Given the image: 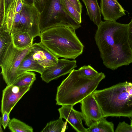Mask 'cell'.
<instances>
[{"label": "cell", "instance_id": "1", "mask_svg": "<svg viewBox=\"0 0 132 132\" xmlns=\"http://www.w3.org/2000/svg\"><path fill=\"white\" fill-rule=\"evenodd\" d=\"M128 29V24L116 21H102L97 27L94 39L106 68L114 70L132 63Z\"/></svg>", "mask_w": 132, "mask_h": 132}, {"label": "cell", "instance_id": "2", "mask_svg": "<svg viewBox=\"0 0 132 132\" xmlns=\"http://www.w3.org/2000/svg\"><path fill=\"white\" fill-rule=\"evenodd\" d=\"M106 76L101 72L92 78L80 75L74 69L57 87L55 100L56 105L74 106L96 90Z\"/></svg>", "mask_w": 132, "mask_h": 132}, {"label": "cell", "instance_id": "3", "mask_svg": "<svg viewBox=\"0 0 132 132\" xmlns=\"http://www.w3.org/2000/svg\"><path fill=\"white\" fill-rule=\"evenodd\" d=\"M75 30L64 26L49 28L41 32L40 42L59 58L75 59L84 48Z\"/></svg>", "mask_w": 132, "mask_h": 132}, {"label": "cell", "instance_id": "4", "mask_svg": "<svg viewBox=\"0 0 132 132\" xmlns=\"http://www.w3.org/2000/svg\"><path fill=\"white\" fill-rule=\"evenodd\" d=\"M126 81L100 90L92 94L104 117H132V96L126 89Z\"/></svg>", "mask_w": 132, "mask_h": 132}, {"label": "cell", "instance_id": "5", "mask_svg": "<svg viewBox=\"0 0 132 132\" xmlns=\"http://www.w3.org/2000/svg\"><path fill=\"white\" fill-rule=\"evenodd\" d=\"M39 14L34 5L22 0H14L0 26L11 34L19 31H27L34 39L39 36L41 33Z\"/></svg>", "mask_w": 132, "mask_h": 132}, {"label": "cell", "instance_id": "6", "mask_svg": "<svg viewBox=\"0 0 132 132\" xmlns=\"http://www.w3.org/2000/svg\"><path fill=\"white\" fill-rule=\"evenodd\" d=\"M41 32L57 26L71 27L76 30L81 27L68 13L62 0H48L43 11L39 14Z\"/></svg>", "mask_w": 132, "mask_h": 132}, {"label": "cell", "instance_id": "7", "mask_svg": "<svg viewBox=\"0 0 132 132\" xmlns=\"http://www.w3.org/2000/svg\"><path fill=\"white\" fill-rule=\"evenodd\" d=\"M31 46L23 50L15 47L12 42L0 59L1 74L7 85L12 84L18 77L17 71L22 60L30 51Z\"/></svg>", "mask_w": 132, "mask_h": 132}, {"label": "cell", "instance_id": "8", "mask_svg": "<svg viewBox=\"0 0 132 132\" xmlns=\"http://www.w3.org/2000/svg\"><path fill=\"white\" fill-rule=\"evenodd\" d=\"M31 87H20L12 84L7 85L2 90L1 110L2 115L5 112L10 114L15 105Z\"/></svg>", "mask_w": 132, "mask_h": 132}, {"label": "cell", "instance_id": "9", "mask_svg": "<svg viewBox=\"0 0 132 132\" xmlns=\"http://www.w3.org/2000/svg\"><path fill=\"white\" fill-rule=\"evenodd\" d=\"M77 61L73 59L69 60L66 59H59L54 65L45 69L41 74L42 80L48 83L54 79L69 73L77 67Z\"/></svg>", "mask_w": 132, "mask_h": 132}, {"label": "cell", "instance_id": "10", "mask_svg": "<svg viewBox=\"0 0 132 132\" xmlns=\"http://www.w3.org/2000/svg\"><path fill=\"white\" fill-rule=\"evenodd\" d=\"M80 103L83 120L88 127L104 117L102 110L92 93Z\"/></svg>", "mask_w": 132, "mask_h": 132}, {"label": "cell", "instance_id": "11", "mask_svg": "<svg viewBox=\"0 0 132 132\" xmlns=\"http://www.w3.org/2000/svg\"><path fill=\"white\" fill-rule=\"evenodd\" d=\"M29 53L34 60L45 69L55 64L59 59L41 42L33 44Z\"/></svg>", "mask_w": 132, "mask_h": 132}, {"label": "cell", "instance_id": "12", "mask_svg": "<svg viewBox=\"0 0 132 132\" xmlns=\"http://www.w3.org/2000/svg\"><path fill=\"white\" fill-rule=\"evenodd\" d=\"M73 106L70 105H62L58 109L59 118L65 119L76 131L87 132V128L82 124L83 118L81 112L75 110Z\"/></svg>", "mask_w": 132, "mask_h": 132}, {"label": "cell", "instance_id": "13", "mask_svg": "<svg viewBox=\"0 0 132 132\" xmlns=\"http://www.w3.org/2000/svg\"><path fill=\"white\" fill-rule=\"evenodd\" d=\"M100 9L105 21H116L126 15L125 10L116 0H101Z\"/></svg>", "mask_w": 132, "mask_h": 132}, {"label": "cell", "instance_id": "14", "mask_svg": "<svg viewBox=\"0 0 132 132\" xmlns=\"http://www.w3.org/2000/svg\"><path fill=\"white\" fill-rule=\"evenodd\" d=\"M14 46L19 50H23L33 44L34 39L26 31H19L11 34Z\"/></svg>", "mask_w": 132, "mask_h": 132}, {"label": "cell", "instance_id": "15", "mask_svg": "<svg viewBox=\"0 0 132 132\" xmlns=\"http://www.w3.org/2000/svg\"><path fill=\"white\" fill-rule=\"evenodd\" d=\"M29 52L22 60L18 68V76L30 71L37 72L41 75L45 70L44 67L33 59Z\"/></svg>", "mask_w": 132, "mask_h": 132}, {"label": "cell", "instance_id": "16", "mask_svg": "<svg viewBox=\"0 0 132 132\" xmlns=\"http://www.w3.org/2000/svg\"><path fill=\"white\" fill-rule=\"evenodd\" d=\"M87 10V12L90 20L98 27L102 21L100 8L97 0H82Z\"/></svg>", "mask_w": 132, "mask_h": 132}, {"label": "cell", "instance_id": "17", "mask_svg": "<svg viewBox=\"0 0 132 132\" xmlns=\"http://www.w3.org/2000/svg\"><path fill=\"white\" fill-rule=\"evenodd\" d=\"M87 132H114V126L112 122H109L103 117L93 124L87 128Z\"/></svg>", "mask_w": 132, "mask_h": 132}, {"label": "cell", "instance_id": "18", "mask_svg": "<svg viewBox=\"0 0 132 132\" xmlns=\"http://www.w3.org/2000/svg\"><path fill=\"white\" fill-rule=\"evenodd\" d=\"M36 79V74L33 72L28 71L19 76L12 84L20 87L31 86Z\"/></svg>", "mask_w": 132, "mask_h": 132}, {"label": "cell", "instance_id": "19", "mask_svg": "<svg viewBox=\"0 0 132 132\" xmlns=\"http://www.w3.org/2000/svg\"><path fill=\"white\" fill-rule=\"evenodd\" d=\"M67 121L64 122L59 118L57 120L48 122L42 132H64L68 128Z\"/></svg>", "mask_w": 132, "mask_h": 132}, {"label": "cell", "instance_id": "20", "mask_svg": "<svg viewBox=\"0 0 132 132\" xmlns=\"http://www.w3.org/2000/svg\"><path fill=\"white\" fill-rule=\"evenodd\" d=\"M9 129L12 132H33L31 126L15 118L11 119L8 125Z\"/></svg>", "mask_w": 132, "mask_h": 132}, {"label": "cell", "instance_id": "21", "mask_svg": "<svg viewBox=\"0 0 132 132\" xmlns=\"http://www.w3.org/2000/svg\"><path fill=\"white\" fill-rule=\"evenodd\" d=\"M12 42L11 33L0 28V59L3 56L8 45Z\"/></svg>", "mask_w": 132, "mask_h": 132}, {"label": "cell", "instance_id": "22", "mask_svg": "<svg viewBox=\"0 0 132 132\" xmlns=\"http://www.w3.org/2000/svg\"><path fill=\"white\" fill-rule=\"evenodd\" d=\"M65 9L70 15L77 22H82L81 14L77 11L74 5L68 0H62Z\"/></svg>", "mask_w": 132, "mask_h": 132}, {"label": "cell", "instance_id": "23", "mask_svg": "<svg viewBox=\"0 0 132 132\" xmlns=\"http://www.w3.org/2000/svg\"><path fill=\"white\" fill-rule=\"evenodd\" d=\"M78 70L81 75L89 78L95 77L100 73L89 65L81 67Z\"/></svg>", "mask_w": 132, "mask_h": 132}, {"label": "cell", "instance_id": "24", "mask_svg": "<svg viewBox=\"0 0 132 132\" xmlns=\"http://www.w3.org/2000/svg\"><path fill=\"white\" fill-rule=\"evenodd\" d=\"M116 132H132V126L125 121L120 122L116 129Z\"/></svg>", "mask_w": 132, "mask_h": 132}, {"label": "cell", "instance_id": "25", "mask_svg": "<svg viewBox=\"0 0 132 132\" xmlns=\"http://www.w3.org/2000/svg\"><path fill=\"white\" fill-rule=\"evenodd\" d=\"M48 0H33V5L39 13L43 11Z\"/></svg>", "mask_w": 132, "mask_h": 132}, {"label": "cell", "instance_id": "26", "mask_svg": "<svg viewBox=\"0 0 132 132\" xmlns=\"http://www.w3.org/2000/svg\"><path fill=\"white\" fill-rule=\"evenodd\" d=\"M2 115V124L4 129H5L8 126L10 120L9 114L6 112H5Z\"/></svg>", "mask_w": 132, "mask_h": 132}, {"label": "cell", "instance_id": "27", "mask_svg": "<svg viewBox=\"0 0 132 132\" xmlns=\"http://www.w3.org/2000/svg\"><path fill=\"white\" fill-rule=\"evenodd\" d=\"M128 24V41L130 47L132 51V19Z\"/></svg>", "mask_w": 132, "mask_h": 132}, {"label": "cell", "instance_id": "28", "mask_svg": "<svg viewBox=\"0 0 132 132\" xmlns=\"http://www.w3.org/2000/svg\"><path fill=\"white\" fill-rule=\"evenodd\" d=\"M5 0H0V24L3 21L5 17Z\"/></svg>", "mask_w": 132, "mask_h": 132}, {"label": "cell", "instance_id": "29", "mask_svg": "<svg viewBox=\"0 0 132 132\" xmlns=\"http://www.w3.org/2000/svg\"><path fill=\"white\" fill-rule=\"evenodd\" d=\"M74 5L79 12L81 14L82 12V6L79 0H68Z\"/></svg>", "mask_w": 132, "mask_h": 132}, {"label": "cell", "instance_id": "30", "mask_svg": "<svg viewBox=\"0 0 132 132\" xmlns=\"http://www.w3.org/2000/svg\"><path fill=\"white\" fill-rule=\"evenodd\" d=\"M14 0H5V15L8 13L9 10Z\"/></svg>", "mask_w": 132, "mask_h": 132}, {"label": "cell", "instance_id": "31", "mask_svg": "<svg viewBox=\"0 0 132 132\" xmlns=\"http://www.w3.org/2000/svg\"><path fill=\"white\" fill-rule=\"evenodd\" d=\"M22 1L25 3L32 5H33V0H22Z\"/></svg>", "mask_w": 132, "mask_h": 132}, {"label": "cell", "instance_id": "32", "mask_svg": "<svg viewBox=\"0 0 132 132\" xmlns=\"http://www.w3.org/2000/svg\"><path fill=\"white\" fill-rule=\"evenodd\" d=\"M2 117H0V132H3L2 130V129L1 128V125H2Z\"/></svg>", "mask_w": 132, "mask_h": 132}, {"label": "cell", "instance_id": "33", "mask_svg": "<svg viewBox=\"0 0 132 132\" xmlns=\"http://www.w3.org/2000/svg\"><path fill=\"white\" fill-rule=\"evenodd\" d=\"M132 126V120H131V125H130Z\"/></svg>", "mask_w": 132, "mask_h": 132}, {"label": "cell", "instance_id": "34", "mask_svg": "<svg viewBox=\"0 0 132 132\" xmlns=\"http://www.w3.org/2000/svg\"></svg>", "mask_w": 132, "mask_h": 132}]
</instances>
